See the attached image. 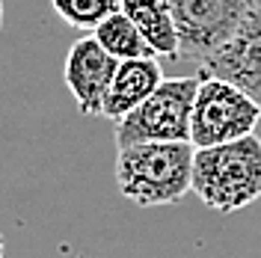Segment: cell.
I'll return each instance as SVG.
<instances>
[{
	"instance_id": "cell-10",
	"label": "cell",
	"mask_w": 261,
	"mask_h": 258,
	"mask_svg": "<svg viewBox=\"0 0 261 258\" xmlns=\"http://www.w3.org/2000/svg\"><path fill=\"white\" fill-rule=\"evenodd\" d=\"M92 36L98 39V45L107 50L110 57H116V60L154 57V54H151V48L146 45V39L140 36L137 24H134V21H130V18L122 12V6L104 18L95 30H92Z\"/></svg>"
},
{
	"instance_id": "cell-8",
	"label": "cell",
	"mask_w": 261,
	"mask_h": 258,
	"mask_svg": "<svg viewBox=\"0 0 261 258\" xmlns=\"http://www.w3.org/2000/svg\"><path fill=\"white\" fill-rule=\"evenodd\" d=\"M163 81V68L158 57H134V60H119L113 71V81L107 86L101 116L110 122H119L128 116L134 107H140Z\"/></svg>"
},
{
	"instance_id": "cell-3",
	"label": "cell",
	"mask_w": 261,
	"mask_h": 258,
	"mask_svg": "<svg viewBox=\"0 0 261 258\" xmlns=\"http://www.w3.org/2000/svg\"><path fill=\"white\" fill-rule=\"evenodd\" d=\"M199 89L196 78H163L151 95L134 107L128 116L113 122L116 148L134 143H169V140H190V110Z\"/></svg>"
},
{
	"instance_id": "cell-7",
	"label": "cell",
	"mask_w": 261,
	"mask_h": 258,
	"mask_svg": "<svg viewBox=\"0 0 261 258\" xmlns=\"http://www.w3.org/2000/svg\"><path fill=\"white\" fill-rule=\"evenodd\" d=\"M116 65H119V60L98 45L95 36H83L68 48L63 81L83 116H101L104 95L113 81Z\"/></svg>"
},
{
	"instance_id": "cell-13",
	"label": "cell",
	"mask_w": 261,
	"mask_h": 258,
	"mask_svg": "<svg viewBox=\"0 0 261 258\" xmlns=\"http://www.w3.org/2000/svg\"><path fill=\"white\" fill-rule=\"evenodd\" d=\"M0 258H3V235H0Z\"/></svg>"
},
{
	"instance_id": "cell-11",
	"label": "cell",
	"mask_w": 261,
	"mask_h": 258,
	"mask_svg": "<svg viewBox=\"0 0 261 258\" xmlns=\"http://www.w3.org/2000/svg\"><path fill=\"white\" fill-rule=\"evenodd\" d=\"M54 12L74 30H95L104 18L122 6V0H50Z\"/></svg>"
},
{
	"instance_id": "cell-12",
	"label": "cell",
	"mask_w": 261,
	"mask_h": 258,
	"mask_svg": "<svg viewBox=\"0 0 261 258\" xmlns=\"http://www.w3.org/2000/svg\"><path fill=\"white\" fill-rule=\"evenodd\" d=\"M0 30H3V0H0Z\"/></svg>"
},
{
	"instance_id": "cell-6",
	"label": "cell",
	"mask_w": 261,
	"mask_h": 258,
	"mask_svg": "<svg viewBox=\"0 0 261 258\" xmlns=\"http://www.w3.org/2000/svg\"><path fill=\"white\" fill-rule=\"evenodd\" d=\"M199 74L223 78L261 107V6L255 3L234 36L199 65Z\"/></svg>"
},
{
	"instance_id": "cell-9",
	"label": "cell",
	"mask_w": 261,
	"mask_h": 258,
	"mask_svg": "<svg viewBox=\"0 0 261 258\" xmlns=\"http://www.w3.org/2000/svg\"><path fill=\"white\" fill-rule=\"evenodd\" d=\"M122 12L137 24L140 36L146 39L154 57H169L175 60L178 54V33L175 21L166 6V0H122Z\"/></svg>"
},
{
	"instance_id": "cell-2",
	"label": "cell",
	"mask_w": 261,
	"mask_h": 258,
	"mask_svg": "<svg viewBox=\"0 0 261 258\" xmlns=\"http://www.w3.org/2000/svg\"><path fill=\"white\" fill-rule=\"evenodd\" d=\"M193 190L211 211L234 214L261 199V137L205 145L193 151Z\"/></svg>"
},
{
	"instance_id": "cell-4",
	"label": "cell",
	"mask_w": 261,
	"mask_h": 258,
	"mask_svg": "<svg viewBox=\"0 0 261 258\" xmlns=\"http://www.w3.org/2000/svg\"><path fill=\"white\" fill-rule=\"evenodd\" d=\"M261 122V107L238 86L223 78L199 74V89L190 110V143L196 148L220 145L255 134Z\"/></svg>"
},
{
	"instance_id": "cell-5",
	"label": "cell",
	"mask_w": 261,
	"mask_h": 258,
	"mask_svg": "<svg viewBox=\"0 0 261 258\" xmlns=\"http://www.w3.org/2000/svg\"><path fill=\"white\" fill-rule=\"evenodd\" d=\"M166 6L178 33L175 63L202 65L234 36L255 0H166Z\"/></svg>"
},
{
	"instance_id": "cell-1",
	"label": "cell",
	"mask_w": 261,
	"mask_h": 258,
	"mask_svg": "<svg viewBox=\"0 0 261 258\" xmlns=\"http://www.w3.org/2000/svg\"><path fill=\"white\" fill-rule=\"evenodd\" d=\"M193 151L196 145L190 140L134 143L116 148L119 193L140 208L175 205L181 196L190 193Z\"/></svg>"
}]
</instances>
